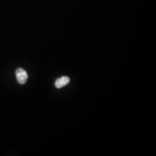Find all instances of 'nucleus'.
<instances>
[{"instance_id": "2", "label": "nucleus", "mask_w": 156, "mask_h": 156, "mask_svg": "<svg viewBox=\"0 0 156 156\" xmlns=\"http://www.w3.org/2000/svg\"><path fill=\"white\" fill-rule=\"evenodd\" d=\"M70 82V79L68 76H62L57 79L55 82V86L57 89H60Z\"/></svg>"}, {"instance_id": "1", "label": "nucleus", "mask_w": 156, "mask_h": 156, "mask_svg": "<svg viewBox=\"0 0 156 156\" xmlns=\"http://www.w3.org/2000/svg\"><path fill=\"white\" fill-rule=\"evenodd\" d=\"M16 76L18 83L20 84H24L28 79V74L22 68H18L16 71Z\"/></svg>"}]
</instances>
